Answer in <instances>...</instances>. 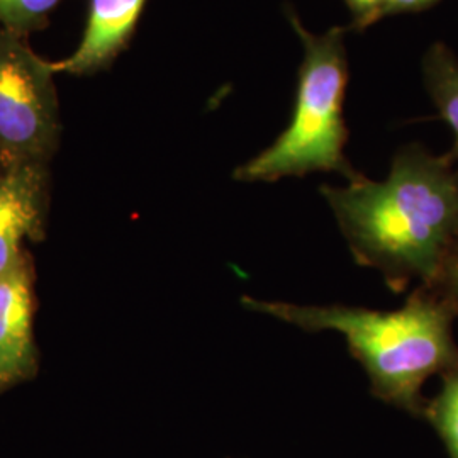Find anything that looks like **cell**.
<instances>
[{
	"label": "cell",
	"instance_id": "6da1fadb",
	"mask_svg": "<svg viewBox=\"0 0 458 458\" xmlns=\"http://www.w3.org/2000/svg\"><path fill=\"white\" fill-rule=\"evenodd\" d=\"M455 165L408 147L384 181L359 174L344 187H321L355 262L377 270L393 293L433 284L458 242Z\"/></svg>",
	"mask_w": 458,
	"mask_h": 458
},
{
	"label": "cell",
	"instance_id": "7a4b0ae2",
	"mask_svg": "<svg viewBox=\"0 0 458 458\" xmlns=\"http://www.w3.org/2000/svg\"><path fill=\"white\" fill-rule=\"evenodd\" d=\"M243 306L302 331L340 333L369 377L372 395L416 418L425 414L426 380L458 369L452 327L457 312L425 285H418L404 306L394 311L344 304L302 306L248 295Z\"/></svg>",
	"mask_w": 458,
	"mask_h": 458
},
{
	"label": "cell",
	"instance_id": "3957f363",
	"mask_svg": "<svg viewBox=\"0 0 458 458\" xmlns=\"http://www.w3.org/2000/svg\"><path fill=\"white\" fill-rule=\"evenodd\" d=\"M302 39L294 113L285 131L257 157L242 165L234 177L243 182H276L312 172H338L346 181L359 174L344 158V90L348 81L344 31L311 34L293 17Z\"/></svg>",
	"mask_w": 458,
	"mask_h": 458
},
{
	"label": "cell",
	"instance_id": "277c9868",
	"mask_svg": "<svg viewBox=\"0 0 458 458\" xmlns=\"http://www.w3.org/2000/svg\"><path fill=\"white\" fill-rule=\"evenodd\" d=\"M62 132L55 73L0 28V151L7 165L49 164Z\"/></svg>",
	"mask_w": 458,
	"mask_h": 458
},
{
	"label": "cell",
	"instance_id": "5b68a950",
	"mask_svg": "<svg viewBox=\"0 0 458 458\" xmlns=\"http://www.w3.org/2000/svg\"><path fill=\"white\" fill-rule=\"evenodd\" d=\"M48 164H13L0 174V276L26 262L22 245L43 231Z\"/></svg>",
	"mask_w": 458,
	"mask_h": 458
},
{
	"label": "cell",
	"instance_id": "8992f818",
	"mask_svg": "<svg viewBox=\"0 0 458 458\" xmlns=\"http://www.w3.org/2000/svg\"><path fill=\"white\" fill-rule=\"evenodd\" d=\"M147 0H89L82 41L68 58L48 62L53 73L90 77L107 70L128 47Z\"/></svg>",
	"mask_w": 458,
	"mask_h": 458
},
{
	"label": "cell",
	"instance_id": "52a82bcc",
	"mask_svg": "<svg viewBox=\"0 0 458 458\" xmlns=\"http://www.w3.org/2000/svg\"><path fill=\"white\" fill-rule=\"evenodd\" d=\"M33 301L28 262L0 276V391L36 370Z\"/></svg>",
	"mask_w": 458,
	"mask_h": 458
},
{
	"label": "cell",
	"instance_id": "ba28073f",
	"mask_svg": "<svg viewBox=\"0 0 458 458\" xmlns=\"http://www.w3.org/2000/svg\"><path fill=\"white\" fill-rule=\"evenodd\" d=\"M425 79L440 114L455 136L454 147L446 157L458 164V60L455 55L443 45H435L426 55Z\"/></svg>",
	"mask_w": 458,
	"mask_h": 458
},
{
	"label": "cell",
	"instance_id": "9c48e42d",
	"mask_svg": "<svg viewBox=\"0 0 458 458\" xmlns=\"http://www.w3.org/2000/svg\"><path fill=\"white\" fill-rule=\"evenodd\" d=\"M442 389L426 403L423 418L442 438L450 458H458V369L442 376Z\"/></svg>",
	"mask_w": 458,
	"mask_h": 458
},
{
	"label": "cell",
	"instance_id": "30bf717a",
	"mask_svg": "<svg viewBox=\"0 0 458 458\" xmlns=\"http://www.w3.org/2000/svg\"><path fill=\"white\" fill-rule=\"evenodd\" d=\"M62 0H0V28L26 39L48 26Z\"/></svg>",
	"mask_w": 458,
	"mask_h": 458
},
{
	"label": "cell",
	"instance_id": "8fae6325",
	"mask_svg": "<svg viewBox=\"0 0 458 458\" xmlns=\"http://www.w3.org/2000/svg\"><path fill=\"white\" fill-rule=\"evenodd\" d=\"M437 295H440L445 302L452 306L458 316V242L452 248L450 255L443 263L442 270L433 284L425 285Z\"/></svg>",
	"mask_w": 458,
	"mask_h": 458
},
{
	"label": "cell",
	"instance_id": "7c38bea8",
	"mask_svg": "<svg viewBox=\"0 0 458 458\" xmlns=\"http://www.w3.org/2000/svg\"><path fill=\"white\" fill-rule=\"evenodd\" d=\"M352 11L359 16L361 22H370L382 14H387L393 0H346Z\"/></svg>",
	"mask_w": 458,
	"mask_h": 458
},
{
	"label": "cell",
	"instance_id": "4fadbf2b",
	"mask_svg": "<svg viewBox=\"0 0 458 458\" xmlns=\"http://www.w3.org/2000/svg\"><path fill=\"white\" fill-rule=\"evenodd\" d=\"M437 0H393L389 13H406V11H420L428 7Z\"/></svg>",
	"mask_w": 458,
	"mask_h": 458
},
{
	"label": "cell",
	"instance_id": "5bb4252c",
	"mask_svg": "<svg viewBox=\"0 0 458 458\" xmlns=\"http://www.w3.org/2000/svg\"><path fill=\"white\" fill-rule=\"evenodd\" d=\"M9 165H7V162H5V158H4V155H2V151H0V174L7 168Z\"/></svg>",
	"mask_w": 458,
	"mask_h": 458
}]
</instances>
